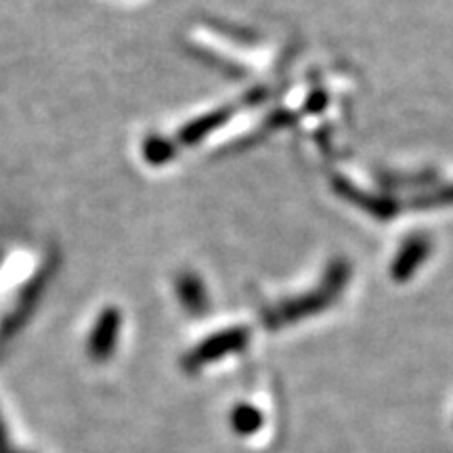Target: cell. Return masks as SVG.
I'll use <instances>...</instances> for the list:
<instances>
[{
    "label": "cell",
    "mask_w": 453,
    "mask_h": 453,
    "mask_svg": "<svg viewBox=\"0 0 453 453\" xmlns=\"http://www.w3.org/2000/svg\"><path fill=\"white\" fill-rule=\"evenodd\" d=\"M55 267H57L55 258H49L47 263H44L42 267H41V271H38V273L32 277V281L27 283L24 290H21V294H19V303L15 304L13 313H9L7 319H4L3 327H0V336H4V338L13 336V334H15L17 330H19L21 326L26 324L27 317H30L32 311L36 309L38 300H41V296H42L44 288H47L49 280H50V277H53Z\"/></svg>",
    "instance_id": "cell-1"
},
{
    "label": "cell",
    "mask_w": 453,
    "mask_h": 453,
    "mask_svg": "<svg viewBox=\"0 0 453 453\" xmlns=\"http://www.w3.org/2000/svg\"><path fill=\"white\" fill-rule=\"evenodd\" d=\"M118 327H120V313L116 309H105L99 315L97 326H95L88 340V353L95 361H105L111 355Z\"/></svg>",
    "instance_id": "cell-2"
},
{
    "label": "cell",
    "mask_w": 453,
    "mask_h": 453,
    "mask_svg": "<svg viewBox=\"0 0 453 453\" xmlns=\"http://www.w3.org/2000/svg\"><path fill=\"white\" fill-rule=\"evenodd\" d=\"M0 453H13V449H11V443H9L7 428H4L3 420H0Z\"/></svg>",
    "instance_id": "cell-3"
}]
</instances>
